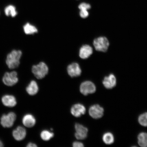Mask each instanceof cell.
Segmentation results:
<instances>
[{"instance_id":"6da1fadb","label":"cell","mask_w":147,"mask_h":147,"mask_svg":"<svg viewBox=\"0 0 147 147\" xmlns=\"http://www.w3.org/2000/svg\"><path fill=\"white\" fill-rule=\"evenodd\" d=\"M22 55L21 51L16 50L12 51L7 55L6 63L9 69H15L19 66Z\"/></svg>"},{"instance_id":"7a4b0ae2","label":"cell","mask_w":147,"mask_h":147,"mask_svg":"<svg viewBox=\"0 0 147 147\" xmlns=\"http://www.w3.org/2000/svg\"><path fill=\"white\" fill-rule=\"evenodd\" d=\"M32 71L34 76L38 79H42L46 76L49 72V68L47 64L41 62L33 66Z\"/></svg>"},{"instance_id":"3957f363","label":"cell","mask_w":147,"mask_h":147,"mask_svg":"<svg viewBox=\"0 0 147 147\" xmlns=\"http://www.w3.org/2000/svg\"><path fill=\"white\" fill-rule=\"evenodd\" d=\"M93 45L97 51L106 52L108 50L109 43L107 38L105 37H100L94 40Z\"/></svg>"},{"instance_id":"277c9868","label":"cell","mask_w":147,"mask_h":147,"mask_svg":"<svg viewBox=\"0 0 147 147\" xmlns=\"http://www.w3.org/2000/svg\"><path fill=\"white\" fill-rule=\"evenodd\" d=\"M16 118V115L13 112H11L7 114H3L1 118V124L5 128L11 127L13 125Z\"/></svg>"},{"instance_id":"5b68a950","label":"cell","mask_w":147,"mask_h":147,"mask_svg":"<svg viewBox=\"0 0 147 147\" xmlns=\"http://www.w3.org/2000/svg\"><path fill=\"white\" fill-rule=\"evenodd\" d=\"M18 74L15 71L7 72L5 74L3 78V81L5 85L12 86L18 82Z\"/></svg>"},{"instance_id":"8992f818","label":"cell","mask_w":147,"mask_h":147,"mask_svg":"<svg viewBox=\"0 0 147 147\" xmlns=\"http://www.w3.org/2000/svg\"><path fill=\"white\" fill-rule=\"evenodd\" d=\"M96 90V88L95 84L89 81L83 82L80 86V92L84 95L94 93Z\"/></svg>"},{"instance_id":"52a82bcc","label":"cell","mask_w":147,"mask_h":147,"mask_svg":"<svg viewBox=\"0 0 147 147\" xmlns=\"http://www.w3.org/2000/svg\"><path fill=\"white\" fill-rule=\"evenodd\" d=\"M104 109L98 104L94 105L90 108L89 115L92 118L98 119L102 117L104 115Z\"/></svg>"},{"instance_id":"ba28073f","label":"cell","mask_w":147,"mask_h":147,"mask_svg":"<svg viewBox=\"0 0 147 147\" xmlns=\"http://www.w3.org/2000/svg\"><path fill=\"white\" fill-rule=\"evenodd\" d=\"M76 133L75 134V137L78 140H84L87 136L88 129L87 128L78 123L75 125Z\"/></svg>"},{"instance_id":"9c48e42d","label":"cell","mask_w":147,"mask_h":147,"mask_svg":"<svg viewBox=\"0 0 147 147\" xmlns=\"http://www.w3.org/2000/svg\"><path fill=\"white\" fill-rule=\"evenodd\" d=\"M67 73L72 78L80 76L82 73V70L78 63H73L70 64L67 67Z\"/></svg>"},{"instance_id":"30bf717a","label":"cell","mask_w":147,"mask_h":147,"mask_svg":"<svg viewBox=\"0 0 147 147\" xmlns=\"http://www.w3.org/2000/svg\"><path fill=\"white\" fill-rule=\"evenodd\" d=\"M71 113L74 116L76 117H80L85 114L86 109L83 105L80 104H75L71 110Z\"/></svg>"},{"instance_id":"8fae6325","label":"cell","mask_w":147,"mask_h":147,"mask_svg":"<svg viewBox=\"0 0 147 147\" xmlns=\"http://www.w3.org/2000/svg\"><path fill=\"white\" fill-rule=\"evenodd\" d=\"M26 131L25 128L22 126H18L12 132V135L16 140H23L26 136Z\"/></svg>"},{"instance_id":"7c38bea8","label":"cell","mask_w":147,"mask_h":147,"mask_svg":"<svg viewBox=\"0 0 147 147\" xmlns=\"http://www.w3.org/2000/svg\"><path fill=\"white\" fill-rule=\"evenodd\" d=\"M102 84L107 89H111L115 87L117 84V80L115 75L110 74L104 78Z\"/></svg>"},{"instance_id":"4fadbf2b","label":"cell","mask_w":147,"mask_h":147,"mask_svg":"<svg viewBox=\"0 0 147 147\" xmlns=\"http://www.w3.org/2000/svg\"><path fill=\"white\" fill-rule=\"evenodd\" d=\"M1 101L3 105L9 107H14L17 104L16 97L12 95H4L2 97Z\"/></svg>"},{"instance_id":"5bb4252c","label":"cell","mask_w":147,"mask_h":147,"mask_svg":"<svg viewBox=\"0 0 147 147\" xmlns=\"http://www.w3.org/2000/svg\"><path fill=\"white\" fill-rule=\"evenodd\" d=\"M93 53V49L89 45L82 46L80 51V56L82 59H86L89 57Z\"/></svg>"},{"instance_id":"9a60e30c","label":"cell","mask_w":147,"mask_h":147,"mask_svg":"<svg viewBox=\"0 0 147 147\" xmlns=\"http://www.w3.org/2000/svg\"><path fill=\"white\" fill-rule=\"evenodd\" d=\"M24 125L27 127H32L36 124V119L32 115L28 114L24 116L22 119Z\"/></svg>"},{"instance_id":"2e32d148","label":"cell","mask_w":147,"mask_h":147,"mask_svg":"<svg viewBox=\"0 0 147 147\" xmlns=\"http://www.w3.org/2000/svg\"><path fill=\"white\" fill-rule=\"evenodd\" d=\"M26 91L29 95H36L38 91V86L36 82L34 80L31 81L26 87Z\"/></svg>"},{"instance_id":"e0dca14e","label":"cell","mask_w":147,"mask_h":147,"mask_svg":"<svg viewBox=\"0 0 147 147\" xmlns=\"http://www.w3.org/2000/svg\"><path fill=\"white\" fill-rule=\"evenodd\" d=\"M24 32L27 34H32L38 32V29L35 26L27 23L23 27Z\"/></svg>"},{"instance_id":"ac0fdd59","label":"cell","mask_w":147,"mask_h":147,"mask_svg":"<svg viewBox=\"0 0 147 147\" xmlns=\"http://www.w3.org/2000/svg\"><path fill=\"white\" fill-rule=\"evenodd\" d=\"M5 12L6 16L12 17H15L18 14L16 7L11 5H8L5 7Z\"/></svg>"},{"instance_id":"d6986e66","label":"cell","mask_w":147,"mask_h":147,"mask_svg":"<svg viewBox=\"0 0 147 147\" xmlns=\"http://www.w3.org/2000/svg\"><path fill=\"white\" fill-rule=\"evenodd\" d=\"M138 143L139 146L142 147H147V133H141L138 137Z\"/></svg>"},{"instance_id":"ffe728a7","label":"cell","mask_w":147,"mask_h":147,"mask_svg":"<svg viewBox=\"0 0 147 147\" xmlns=\"http://www.w3.org/2000/svg\"><path fill=\"white\" fill-rule=\"evenodd\" d=\"M102 140L106 144H111L114 142V137L113 134L108 132L105 134L103 136Z\"/></svg>"},{"instance_id":"44dd1931","label":"cell","mask_w":147,"mask_h":147,"mask_svg":"<svg viewBox=\"0 0 147 147\" xmlns=\"http://www.w3.org/2000/svg\"><path fill=\"white\" fill-rule=\"evenodd\" d=\"M54 136V133L47 130H43L41 133V137L42 139L45 141L50 140Z\"/></svg>"},{"instance_id":"7402d4cb","label":"cell","mask_w":147,"mask_h":147,"mask_svg":"<svg viewBox=\"0 0 147 147\" xmlns=\"http://www.w3.org/2000/svg\"><path fill=\"white\" fill-rule=\"evenodd\" d=\"M139 122L141 125L147 126V113L142 114L139 116L138 118Z\"/></svg>"},{"instance_id":"603a6c76","label":"cell","mask_w":147,"mask_h":147,"mask_svg":"<svg viewBox=\"0 0 147 147\" xmlns=\"http://www.w3.org/2000/svg\"><path fill=\"white\" fill-rule=\"evenodd\" d=\"M91 5L89 3H82L79 5L78 8L80 10H88L91 8Z\"/></svg>"},{"instance_id":"cb8c5ba5","label":"cell","mask_w":147,"mask_h":147,"mask_svg":"<svg viewBox=\"0 0 147 147\" xmlns=\"http://www.w3.org/2000/svg\"><path fill=\"white\" fill-rule=\"evenodd\" d=\"M80 14L81 17L85 18L88 17L89 13L88 10H80Z\"/></svg>"},{"instance_id":"d4e9b609","label":"cell","mask_w":147,"mask_h":147,"mask_svg":"<svg viewBox=\"0 0 147 147\" xmlns=\"http://www.w3.org/2000/svg\"><path fill=\"white\" fill-rule=\"evenodd\" d=\"M73 146L74 147H83L84 146V144L82 142L75 141L73 142Z\"/></svg>"},{"instance_id":"484cf974","label":"cell","mask_w":147,"mask_h":147,"mask_svg":"<svg viewBox=\"0 0 147 147\" xmlns=\"http://www.w3.org/2000/svg\"><path fill=\"white\" fill-rule=\"evenodd\" d=\"M26 146L27 147H37V146L34 143L30 142L27 144Z\"/></svg>"},{"instance_id":"4316f807","label":"cell","mask_w":147,"mask_h":147,"mask_svg":"<svg viewBox=\"0 0 147 147\" xmlns=\"http://www.w3.org/2000/svg\"><path fill=\"white\" fill-rule=\"evenodd\" d=\"M3 144L2 142L0 140V147H3Z\"/></svg>"}]
</instances>
